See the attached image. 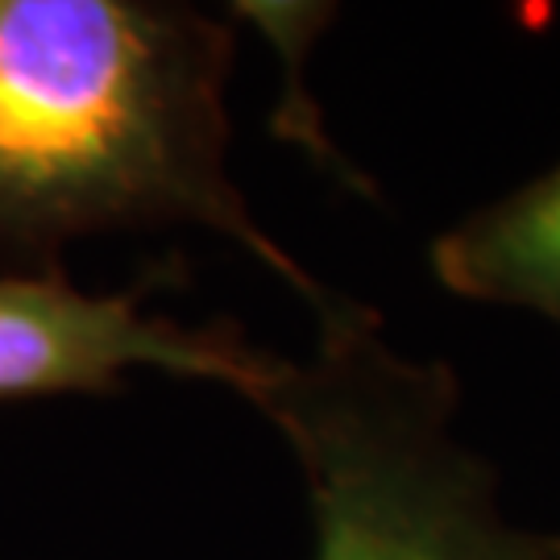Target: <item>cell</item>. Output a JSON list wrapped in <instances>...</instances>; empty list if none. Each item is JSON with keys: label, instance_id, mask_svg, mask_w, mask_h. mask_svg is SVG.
<instances>
[{"label": "cell", "instance_id": "obj_1", "mask_svg": "<svg viewBox=\"0 0 560 560\" xmlns=\"http://www.w3.org/2000/svg\"><path fill=\"white\" fill-rule=\"evenodd\" d=\"M233 25L162 0H0V261L191 224L237 241L312 316L337 300L270 237L229 171Z\"/></svg>", "mask_w": 560, "mask_h": 560}, {"label": "cell", "instance_id": "obj_2", "mask_svg": "<svg viewBox=\"0 0 560 560\" xmlns=\"http://www.w3.org/2000/svg\"><path fill=\"white\" fill-rule=\"evenodd\" d=\"M258 411L300 460L316 560H557L560 540L506 515L494 469L457 432V382L386 345L349 300L316 316Z\"/></svg>", "mask_w": 560, "mask_h": 560}, {"label": "cell", "instance_id": "obj_3", "mask_svg": "<svg viewBox=\"0 0 560 560\" xmlns=\"http://www.w3.org/2000/svg\"><path fill=\"white\" fill-rule=\"evenodd\" d=\"M133 370L217 382L261 407L287 358L229 324L171 320L145 307L141 291L92 295L59 270L0 275V399L96 395Z\"/></svg>", "mask_w": 560, "mask_h": 560}, {"label": "cell", "instance_id": "obj_4", "mask_svg": "<svg viewBox=\"0 0 560 560\" xmlns=\"http://www.w3.org/2000/svg\"><path fill=\"white\" fill-rule=\"evenodd\" d=\"M432 270L460 300L523 307L560 324V162L444 229Z\"/></svg>", "mask_w": 560, "mask_h": 560}, {"label": "cell", "instance_id": "obj_5", "mask_svg": "<svg viewBox=\"0 0 560 560\" xmlns=\"http://www.w3.org/2000/svg\"><path fill=\"white\" fill-rule=\"evenodd\" d=\"M557 560H560V557H557Z\"/></svg>", "mask_w": 560, "mask_h": 560}]
</instances>
